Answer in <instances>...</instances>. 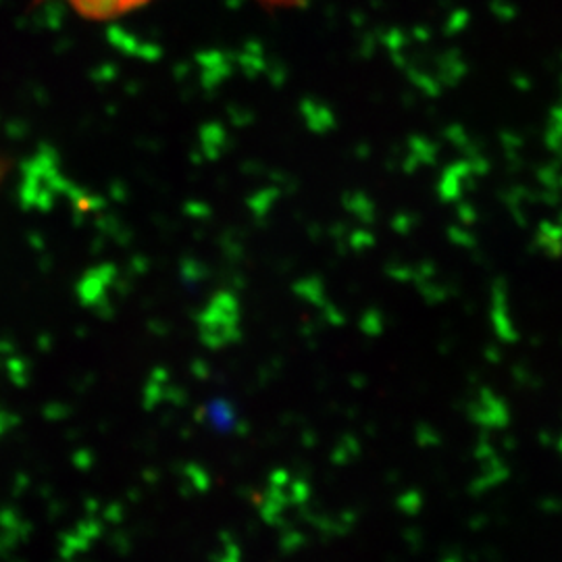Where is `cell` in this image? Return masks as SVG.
<instances>
[]
</instances>
